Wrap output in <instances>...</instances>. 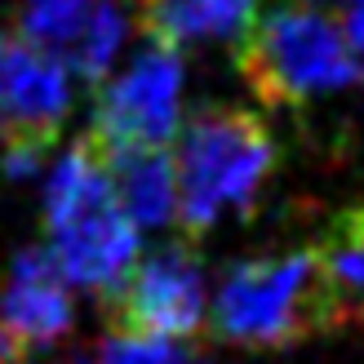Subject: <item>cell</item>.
<instances>
[{
    "label": "cell",
    "mask_w": 364,
    "mask_h": 364,
    "mask_svg": "<svg viewBox=\"0 0 364 364\" xmlns=\"http://www.w3.org/2000/svg\"><path fill=\"white\" fill-rule=\"evenodd\" d=\"M45 245L63 280L94 298H112L142 258V227L124 213L94 138L71 142L45 173Z\"/></svg>",
    "instance_id": "1"
},
{
    "label": "cell",
    "mask_w": 364,
    "mask_h": 364,
    "mask_svg": "<svg viewBox=\"0 0 364 364\" xmlns=\"http://www.w3.org/2000/svg\"><path fill=\"white\" fill-rule=\"evenodd\" d=\"M205 324L227 347L284 351L347 320H342L338 294L324 276L320 249L311 245L231 262L223 271Z\"/></svg>",
    "instance_id": "2"
},
{
    "label": "cell",
    "mask_w": 364,
    "mask_h": 364,
    "mask_svg": "<svg viewBox=\"0 0 364 364\" xmlns=\"http://www.w3.org/2000/svg\"><path fill=\"white\" fill-rule=\"evenodd\" d=\"M178 227L200 240L227 209L253 213L280 165L276 134L249 107H200L173 138Z\"/></svg>",
    "instance_id": "3"
},
{
    "label": "cell",
    "mask_w": 364,
    "mask_h": 364,
    "mask_svg": "<svg viewBox=\"0 0 364 364\" xmlns=\"http://www.w3.org/2000/svg\"><path fill=\"white\" fill-rule=\"evenodd\" d=\"M235 67L267 107H306L360 80L347 27L320 0H276L235 41Z\"/></svg>",
    "instance_id": "4"
},
{
    "label": "cell",
    "mask_w": 364,
    "mask_h": 364,
    "mask_svg": "<svg viewBox=\"0 0 364 364\" xmlns=\"http://www.w3.org/2000/svg\"><path fill=\"white\" fill-rule=\"evenodd\" d=\"M182 129V49L147 41L124 71L98 85L89 138L102 151L124 147H173Z\"/></svg>",
    "instance_id": "5"
},
{
    "label": "cell",
    "mask_w": 364,
    "mask_h": 364,
    "mask_svg": "<svg viewBox=\"0 0 364 364\" xmlns=\"http://www.w3.org/2000/svg\"><path fill=\"white\" fill-rule=\"evenodd\" d=\"M116 333L142 338H196L209 320L205 262L191 245H160L129 267L112 298H102Z\"/></svg>",
    "instance_id": "6"
},
{
    "label": "cell",
    "mask_w": 364,
    "mask_h": 364,
    "mask_svg": "<svg viewBox=\"0 0 364 364\" xmlns=\"http://www.w3.org/2000/svg\"><path fill=\"white\" fill-rule=\"evenodd\" d=\"M71 112V71L18 31H0V147L63 134Z\"/></svg>",
    "instance_id": "7"
},
{
    "label": "cell",
    "mask_w": 364,
    "mask_h": 364,
    "mask_svg": "<svg viewBox=\"0 0 364 364\" xmlns=\"http://www.w3.org/2000/svg\"><path fill=\"white\" fill-rule=\"evenodd\" d=\"M71 284L63 280L49 245H27L14 253L0 289V324L23 342V351H49L71 333Z\"/></svg>",
    "instance_id": "8"
},
{
    "label": "cell",
    "mask_w": 364,
    "mask_h": 364,
    "mask_svg": "<svg viewBox=\"0 0 364 364\" xmlns=\"http://www.w3.org/2000/svg\"><path fill=\"white\" fill-rule=\"evenodd\" d=\"M112 165V182L124 213L142 231L178 223V160L173 147H124L102 151Z\"/></svg>",
    "instance_id": "9"
},
{
    "label": "cell",
    "mask_w": 364,
    "mask_h": 364,
    "mask_svg": "<svg viewBox=\"0 0 364 364\" xmlns=\"http://www.w3.org/2000/svg\"><path fill=\"white\" fill-rule=\"evenodd\" d=\"M262 14L258 0H147V27L142 36L169 49L227 41L235 45Z\"/></svg>",
    "instance_id": "10"
},
{
    "label": "cell",
    "mask_w": 364,
    "mask_h": 364,
    "mask_svg": "<svg viewBox=\"0 0 364 364\" xmlns=\"http://www.w3.org/2000/svg\"><path fill=\"white\" fill-rule=\"evenodd\" d=\"M316 249H320L324 276L338 294L342 320L364 316V205L333 213Z\"/></svg>",
    "instance_id": "11"
},
{
    "label": "cell",
    "mask_w": 364,
    "mask_h": 364,
    "mask_svg": "<svg viewBox=\"0 0 364 364\" xmlns=\"http://www.w3.org/2000/svg\"><path fill=\"white\" fill-rule=\"evenodd\" d=\"M94 9H98V0H18L14 31L27 36L31 45H41L67 67L76 45L85 41L89 23H94Z\"/></svg>",
    "instance_id": "12"
},
{
    "label": "cell",
    "mask_w": 364,
    "mask_h": 364,
    "mask_svg": "<svg viewBox=\"0 0 364 364\" xmlns=\"http://www.w3.org/2000/svg\"><path fill=\"white\" fill-rule=\"evenodd\" d=\"M98 364H196L182 338H142V333H112L98 347Z\"/></svg>",
    "instance_id": "13"
},
{
    "label": "cell",
    "mask_w": 364,
    "mask_h": 364,
    "mask_svg": "<svg viewBox=\"0 0 364 364\" xmlns=\"http://www.w3.org/2000/svg\"><path fill=\"white\" fill-rule=\"evenodd\" d=\"M45 142H5L0 147V173L9 182H31L45 169Z\"/></svg>",
    "instance_id": "14"
},
{
    "label": "cell",
    "mask_w": 364,
    "mask_h": 364,
    "mask_svg": "<svg viewBox=\"0 0 364 364\" xmlns=\"http://www.w3.org/2000/svg\"><path fill=\"white\" fill-rule=\"evenodd\" d=\"M342 27H347L351 58H355V71H360V80H364V5H347V14H342Z\"/></svg>",
    "instance_id": "15"
},
{
    "label": "cell",
    "mask_w": 364,
    "mask_h": 364,
    "mask_svg": "<svg viewBox=\"0 0 364 364\" xmlns=\"http://www.w3.org/2000/svg\"><path fill=\"white\" fill-rule=\"evenodd\" d=\"M27 360V351H23V342H18L5 324H0V364H23Z\"/></svg>",
    "instance_id": "16"
},
{
    "label": "cell",
    "mask_w": 364,
    "mask_h": 364,
    "mask_svg": "<svg viewBox=\"0 0 364 364\" xmlns=\"http://www.w3.org/2000/svg\"><path fill=\"white\" fill-rule=\"evenodd\" d=\"M80 364H98V360H80Z\"/></svg>",
    "instance_id": "17"
}]
</instances>
